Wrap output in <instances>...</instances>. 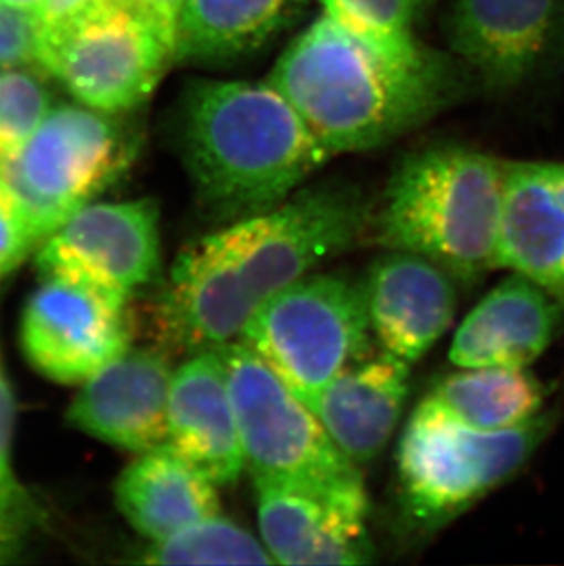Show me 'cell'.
Wrapping results in <instances>:
<instances>
[{"label": "cell", "instance_id": "obj_1", "mask_svg": "<svg viewBox=\"0 0 564 566\" xmlns=\"http://www.w3.org/2000/svg\"><path fill=\"white\" fill-rule=\"evenodd\" d=\"M180 149L198 200L224 224L278 208L332 158L268 81L189 86Z\"/></svg>", "mask_w": 564, "mask_h": 566}, {"label": "cell", "instance_id": "obj_2", "mask_svg": "<svg viewBox=\"0 0 564 566\" xmlns=\"http://www.w3.org/2000/svg\"><path fill=\"white\" fill-rule=\"evenodd\" d=\"M267 81L331 156L395 142L437 113L451 88L448 64L438 55L398 63L325 13L288 44Z\"/></svg>", "mask_w": 564, "mask_h": 566}, {"label": "cell", "instance_id": "obj_3", "mask_svg": "<svg viewBox=\"0 0 564 566\" xmlns=\"http://www.w3.org/2000/svg\"><path fill=\"white\" fill-rule=\"evenodd\" d=\"M502 198L504 161L463 145H432L390 177L376 239L471 283L497 268Z\"/></svg>", "mask_w": 564, "mask_h": 566}, {"label": "cell", "instance_id": "obj_4", "mask_svg": "<svg viewBox=\"0 0 564 566\" xmlns=\"http://www.w3.org/2000/svg\"><path fill=\"white\" fill-rule=\"evenodd\" d=\"M38 64L86 107L127 113L176 64V28L138 0H83L43 22Z\"/></svg>", "mask_w": 564, "mask_h": 566}, {"label": "cell", "instance_id": "obj_5", "mask_svg": "<svg viewBox=\"0 0 564 566\" xmlns=\"http://www.w3.org/2000/svg\"><path fill=\"white\" fill-rule=\"evenodd\" d=\"M552 422L544 412L522 428L484 433L418 403L396 453L405 517L421 532L443 528L510 482L541 448Z\"/></svg>", "mask_w": 564, "mask_h": 566}, {"label": "cell", "instance_id": "obj_6", "mask_svg": "<svg viewBox=\"0 0 564 566\" xmlns=\"http://www.w3.org/2000/svg\"><path fill=\"white\" fill-rule=\"evenodd\" d=\"M363 284L341 275H304L257 306L240 342L267 361L309 406L368 348Z\"/></svg>", "mask_w": 564, "mask_h": 566}, {"label": "cell", "instance_id": "obj_7", "mask_svg": "<svg viewBox=\"0 0 564 566\" xmlns=\"http://www.w3.org/2000/svg\"><path fill=\"white\" fill-rule=\"evenodd\" d=\"M138 153L116 118L80 105L52 108L32 138L0 167L32 226L38 244L111 188Z\"/></svg>", "mask_w": 564, "mask_h": 566}, {"label": "cell", "instance_id": "obj_8", "mask_svg": "<svg viewBox=\"0 0 564 566\" xmlns=\"http://www.w3.org/2000/svg\"><path fill=\"white\" fill-rule=\"evenodd\" d=\"M224 361L246 468L253 479L336 484L363 479L309 406L270 365L234 339L217 348Z\"/></svg>", "mask_w": 564, "mask_h": 566}, {"label": "cell", "instance_id": "obj_9", "mask_svg": "<svg viewBox=\"0 0 564 566\" xmlns=\"http://www.w3.org/2000/svg\"><path fill=\"white\" fill-rule=\"evenodd\" d=\"M359 192L323 184L301 189L281 206L219 231L220 241L253 305L345 252L365 228Z\"/></svg>", "mask_w": 564, "mask_h": 566}, {"label": "cell", "instance_id": "obj_10", "mask_svg": "<svg viewBox=\"0 0 564 566\" xmlns=\"http://www.w3.org/2000/svg\"><path fill=\"white\" fill-rule=\"evenodd\" d=\"M160 208L153 198L92 202L39 244V277L96 290L127 305L160 273Z\"/></svg>", "mask_w": 564, "mask_h": 566}, {"label": "cell", "instance_id": "obj_11", "mask_svg": "<svg viewBox=\"0 0 564 566\" xmlns=\"http://www.w3.org/2000/svg\"><path fill=\"white\" fill-rule=\"evenodd\" d=\"M253 482L262 543L275 565L373 562L363 479L336 484Z\"/></svg>", "mask_w": 564, "mask_h": 566}, {"label": "cell", "instance_id": "obj_12", "mask_svg": "<svg viewBox=\"0 0 564 566\" xmlns=\"http://www.w3.org/2000/svg\"><path fill=\"white\" fill-rule=\"evenodd\" d=\"M19 336L28 364L63 385L85 384L130 347L125 305L61 279L30 295Z\"/></svg>", "mask_w": 564, "mask_h": 566}, {"label": "cell", "instance_id": "obj_13", "mask_svg": "<svg viewBox=\"0 0 564 566\" xmlns=\"http://www.w3.org/2000/svg\"><path fill=\"white\" fill-rule=\"evenodd\" d=\"M173 367L156 348H130L81 384L66 422L114 448L144 453L167 442Z\"/></svg>", "mask_w": 564, "mask_h": 566}, {"label": "cell", "instance_id": "obj_14", "mask_svg": "<svg viewBox=\"0 0 564 566\" xmlns=\"http://www.w3.org/2000/svg\"><path fill=\"white\" fill-rule=\"evenodd\" d=\"M255 308L215 231L176 256L156 325L169 347L200 353L239 339Z\"/></svg>", "mask_w": 564, "mask_h": 566}, {"label": "cell", "instance_id": "obj_15", "mask_svg": "<svg viewBox=\"0 0 564 566\" xmlns=\"http://www.w3.org/2000/svg\"><path fill=\"white\" fill-rule=\"evenodd\" d=\"M451 273L416 253L374 262L365 290L368 323L385 353L415 364L451 328L457 290Z\"/></svg>", "mask_w": 564, "mask_h": 566}, {"label": "cell", "instance_id": "obj_16", "mask_svg": "<svg viewBox=\"0 0 564 566\" xmlns=\"http://www.w3.org/2000/svg\"><path fill=\"white\" fill-rule=\"evenodd\" d=\"M561 4L563 0H458L449 41L488 88L513 91L543 63Z\"/></svg>", "mask_w": 564, "mask_h": 566}, {"label": "cell", "instance_id": "obj_17", "mask_svg": "<svg viewBox=\"0 0 564 566\" xmlns=\"http://www.w3.org/2000/svg\"><path fill=\"white\" fill-rule=\"evenodd\" d=\"M497 268L530 279L564 311V164L504 161Z\"/></svg>", "mask_w": 564, "mask_h": 566}, {"label": "cell", "instance_id": "obj_18", "mask_svg": "<svg viewBox=\"0 0 564 566\" xmlns=\"http://www.w3.org/2000/svg\"><path fill=\"white\" fill-rule=\"evenodd\" d=\"M563 306L541 286L511 272L466 315L449 359L458 369H530L561 331Z\"/></svg>", "mask_w": 564, "mask_h": 566}, {"label": "cell", "instance_id": "obj_19", "mask_svg": "<svg viewBox=\"0 0 564 566\" xmlns=\"http://www.w3.org/2000/svg\"><path fill=\"white\" fill-rule=\"evenodd\" d=\"M167 443L217 486H231L246 470L224 361L217 348L192 354L173 370Z\"/></svg>", "mask_w": 564, "mask_h": 566}, {"label": "cell", "instance_id": "obj_20", "mask_svg": "<svg viewBox=\"0 0 564 566\" xmlns=\"http://www.w3.org/2000/svg\"><path fill=\"white\" fill-rule=\"evenodd\" d=\"M409 378L410 364L384 350L346 367L310 401V411L346 459L367 464L395 433Z\"/></svg>", "mask_w": 564, "mask_h": 566}, {"label": "cell", "instance_id": "obj_21", "mask_svg": "<svg viewBox=\"0 0 564 566\" xmlns=\"http://www.w3.org/2000/svg\"><path fill=\"white\" fill-rule=\"evenodd\" d=\"M219 486L169 443L149 449L122 471L114 486L117 510L138 534L161 541L220 513Z\"/></svg>", "mask_w": 564, "mask_h": 566}, {"label": "cell", "instance_id": "obj_22", "mask_svg": "<svg viewBox=\"0 0 564 566\" xmlns=\"http://www.w3.org/2000/svg\"><path fill=\"white\" fill-rule=\"evenodd\" d=\"M310 0H184L176 21V63L242 60L286 30Z\"/></svg>", "mask_w": 564, "mask_h": 566}, {"label": "cell", "instance_id": "obj_23", "mask_svg": "<svg viewBox=\"0 0 564 566\" xmlns=\"http://www.w3.org/2000/svg\"><path fill=\"white\" fill-rule=\"evenodd\" d=\"M546 389L528 369L477 367L440 379L421 407L463 428L501 433L544 415Z\"/></svg>", "mask_w": 564, "mask_h": 566}, {"label": "cell", "instance_id": "obj_24", "mask_svg": "<svg viewBox=\"0 0 564 566\" xmlns=\"http://www.w3.org/2000/svg\"><path fill=\"white\" fill-rule=\"evenodd\" d=\"M142 562L150 565H275L262 541L233 521L213 515L166 539L153 541Z\"/></svg>", "mask_w": 564, "mask_h": 566}, {"label": "cell", "instance_id": "obj_25", "mask_svg": "<svg viewBox=\"0 0 564 566\" xmlns=\"http://www.w3.org/2000/svg\"><path fill=\"white\" fill-rule=\"evenodd\" d=\"M325 15L343 30L404 64H421L435 54L424 49L412 32V0H320Z\"/></svg>", "mask_w": 564, "mask_h": 566}, {"label": "cell", "instance_id": "obj_26", "mask_svg": "<svg viewBox=\"0 0 564 566\" xmlns=\"http://www.w3.org/2000/svg\"><path fill=\"white\" fill-rule=\"evenodd\" d=\"M50 111L41 77L28 70H0V167L24 147Z\"/></svg>", "mask_w": 564, "mask_h": 566}, {"label": "cell", "instance_id": "obj_27", "mask_svg": "<svg viewBox=\"0 0 564 566\" xmlns=\"http://www.w3.org/2000/svg\"><path fill=\"white\" fill-rule=\"evenodd\" d=\"M15 426V401L0 364V515L33 521V504L11 464V440Z\"/></svg>", "mask_w": 564, "mask_h": 566}, {"label": "cell", "instance_id": "obj_28", "mask_svg": "<svg viewBox=\"0 0 564 566\" xmlns=\"http://www.w3.org/2000/svg\"><path fill=\"white\" fill-rule=\"evenodd\" d=\"M43 19L35 11L0 4V69L38 64Z\"/></svg>", "mask_w": 564, "mask_h": 566}, {"label": "cell", "instance_id": "obj_29", "mask_svg": "<svg viewBox=\"0 0 564 566\" xmlns=\"http://www.w3.org/2000/svg\"><path fill=\"white\" fill-rule=\"evenodd\" d=\"M38 247L24 209L0 178V279L10 275Z\"/></svg>", "mask_w": 564, "mask_h": 566}, {"label": "cell", "instance_id": "obj_30", "mask_svg": "<svg viewBox=\"0 0 564 566\" xmlns=\"http://www.w3.org/2000/svg\"><path fill=\"white\" fill-rule=\"evenodd\" d=\"M80 2H83V0H49V4L44 6V10L41 11V19H43V22L52 21V19L61 15L64 11H69L70 8H74ZM138 2L158 11L166 21H169L176 28L184 0H138Z\"/></svg>", "mask_w": 564, "mask_h": 566}, {"label": "cell", "instance_id": "obj_31", "mask_svg": "<svg viewBox=\"0 0 564 566\" xmlns=\"http://www.w3.org/2000/svg\"><path fill=\"white\" fill-rule=\"evenodd\" d=\"M30 524L19 518L0 515V563H8L21 551Z\"/></svg>", "mask_w": 564, "mask_h": 566}, {"label": "cell", "instance_id": "obj_32", "mask_svg": "<svg viewBox=\"0 0 564 566\" xmlns=\"http://www.w3.org/2000/svg\"><path fill=\"white\" fill-rule=\"evenodd\" d=\"M0 4L19 8V10L35 11L41 15V11L44 10V6L49 4V0H0Z\"/></svg>", "mask_w": 564, "mask_h": 566}, {"label": "cell", "instance_id": "obj_33", "mask_svg": "<svg viewBox=\"0 0 564 566\" xmlns=\"http://www.w3.org/2000/svg\"><path fill=\"white\" fill-rule=\"evenodd\" d=\"M427 0H412V4H415L416 10L420 8L421 4H426Z\"/></svg>", "mask_w": 564, "mask_h": 566}]
</instances>
